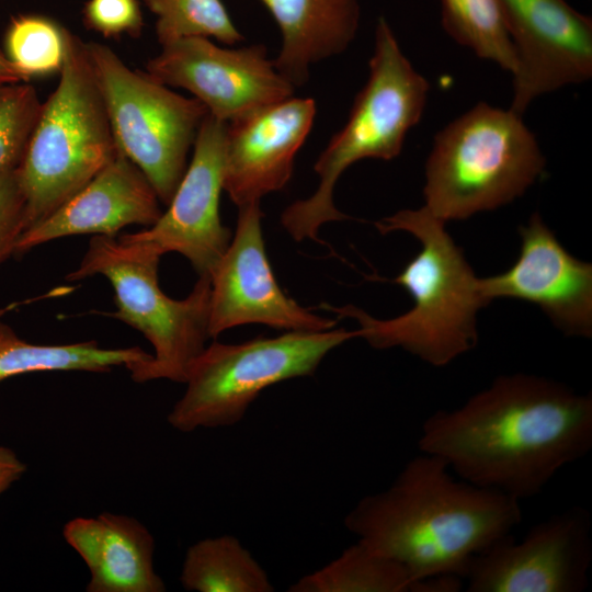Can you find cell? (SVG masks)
<instances>
[{
    "label": "cell",
    "mask_w": 592,
    "mask_h": 592,
    "mask_svg": "<svg viewBox=\"0 0 592 592\" xmlns=\"http://www.w3.org/2000/svg\"><path fill=\"white\" fill-rule=\"evenodd\" d=\"M159 197L143 173L118 152L113 161L47 218L24 230L15 253L78 235L116 237L129 225L152 226L161 216Z\"/></svg>",
    "instance_id": "cell-17"
},
{
    "label": "cell",
    "mask_w": 592,
    "mask_h": 592,
    "mask_svg": "<svg viewBox=\"0 0 592 592\" xmlns=\"http://www.w3.org/2000/svg\"><path fill=\"white\" fill-rule=\"evenodd\" d=\"M288 592H415L408 569L362 539L323 567L300 577Z\"/></svg>",
    "instance_id": "cell-22"
},
{
    "label": "cell",
    "mask_w": 592,
    "mask_h": 592,
    "mask_svg": "<svg viewBox=\"0 0 592 592\" xmlns=\"http://www.w3.org/2000/svg\"><path fill=\"white\" fill-rule=\"evenodd\" d=\"M513 44L511 107L523 114L542 94L592 76V20L566 0H499Z\"/></svg>",
    "instance_id": "cell-14"
},
{
    "label": "cell",
    "mask_w": 592,
    "mask_h": 592,
    "mask_svg": "<svg viewBox=\"0 0 592 592\" xmlns=\"http://www.w3.org/2000/svg\"><path fill=\"white\" fill-rule=\"evenodd\" d=\"M160 258L138 242L93 236L79 266L66 278L105 276L113 286L117 308L107 316L133 327L152 345L150 360L126 367L134 382L163 378L184 384L191 364L210 338V276L200 275L187 297L172 299L159 286Z\"/></svg>",
    "instance_id": "cell-7"
},
{
    "label": "cell",
    "mask_w": 592,
    "mask_h": 592,
    "mask_svg": "<svg viewBox=\"0 0 592 592\" xmlns=\"http://www.w3.org/2000/svg\"><path fill=\"white\" fill-rule=\"evenodd\" d=\"M42 104L29 81L0 86V172L21 164Z\"/></svg>",
    "instance_id": "cell-26"
},
{
    "label": "cell",
    "mask_w": 592,
    "mask_h": 592,
    "mask_svg": "<svg viewBox=\"0 0 592 592\" xmlns=\"http://www.w3.org/2000/svg\"><path fill=\"white\" fill-rule=\"evenodd\" d=\"M588 509L571 506L534 525L516 542L508 534L476 555L467 592H581L592 563Z\"/></svg>",
    "instance_id": "cell-10"
},
{
    "label": "cell",
    "mask_w": 592,
    "mask_h": 592,
    "mask_svg": "<svg viewBox=\"0 0 592 592\" xmlns=\"http://www.w3.org/2000/svg\"><path fill=\"white\" fill-rule=\"evenodd\" d=\"M418 445L460 479L521 501L591 451L592 395L543 376L500 375L426 418Z\"/></svg>",
    "instance_id": "cell-1"
},
{
    "label": "cell",
    "mask_w": 592,
    "mask_h": 592,
    "mask_svg": "<svg viewBox=\"0 0 592 592\" xmlns=\"http://www.w3.org/2000/svg\"><path fill=\"white\" fill-rule=\"evenodd\" d=\"M26 201L18 168L0 172V264L15 253L25 230Z\"/></svg>",
    "instance_id": "cell-27"
},
{
    "label": "cell",
    "mask_w": 592,
    "mask_h": 592,
    "mask_svg": "<svg viewBox=\"0 0 592 592\" xmlns=\"http://www.w3.org/2000/svg\"><path fill=\"white\" fill-rule=\"evenodd\" d=\"M157 16L161 45L184 37H214L234 45L242 41L221 0H145Z\"/></svg>",
    "instance_id": "cell-25"
},
{
    "label": "cell",
    "mask_w": 592,
    "mask_h": 592,
    "mask_svg": "<svg viewBox=\"0 0 592 592\" xmlns=\"http://www.w3.org/2000/svg\"><path fill=\"white\" fill-rule=\"evenodd\" d=\"M146 69L161 83L190 91L226 123L294 91L262 45L224 48L207 37H184L163 44Z\"/></svg>",
    "instance_id": "cell-11"
},
{
    "label": "cell",
    "mask_w": 592,
    "mask_h": 592,
    "mask_svg": "<svg viewBox=\"0 0 592 592\" xmlns=\"http://www.w3.org/2000/svg\"><path fill=\"white\" fill-rule=\"evenodd\" d=\"M442 26L459 45L512 75L516 58L499 0H441Z\"/></svg>",
    "instance_id": "cell-23"
},
{
    "label": "cell",
    "mask_w": 592,
    "mask_h": 592,
    "mask_svg": "<svg viewBox=\"0 0 592 592\" xmlns=\"http://www.w3.org/2000/svg\"><path fill=\"white\" fill-rule=\"evenodd\" d=\"M357 338L356 331H289L241 343L206 345L191 364L183 396L167 421L183 433L232 426L267 387L312 376L326 355Z\"/></svg>",
    "instance_id": "cell-8"
},
{
    "label": "cell",
    "mask_w": 592,
    "mask_h": 592,
    "mask_svg": "<svg viewBox=\"0 0 592 592\" xmlns=\"http://www.w3.org/2000/svg\"><path fill=\"white\" fill-rule=\"evenodd\" d=\"M59 75L18 168L26 201L25 230L47 218L119 152L86 43L69 31Z\"/></svg>",
    "instance_id": "cell-6"
},
{
    "label": "cell",
    "mask_w": 592,
    "mask_h": 592,
    "mask_svg": "<svg viewBox=\"0 0 592 592\" xmlns=\"http://www.w3.org/2000/svg\"><path fill=\"white\" fill-rule=\"evenodd\" d=\"M429 89L428 80L413 68L389 23L380 16L368 79L355 96L345 125L315 163L319 177L316 192L292 203L281 215V224L293 239L317 240L323 224L348 218L333 203L338 179L362 159L396 158L408 132L422 117Z\"/></svg>",
    "instance_id": "cell-4"
},
{
    "label": "cell",
    "mask_w": 592,
    "mask_h": 592,
    "mask_svg": "<svg viewBox=\"0 0 592 592\" xmlns=\"http://www.w3.org/2000/svg\"><path fill=\"white\" fill-rule=\"evenodd\" d=\"M282 33L273 60L294 87L304 84L309 67L344 52L360 25V0H260Z\"/></svg>",
    "instance_id": "cell-19"
},
{
    "label": "cell",
    "mask_w": 592,
    "mask_h": 592,
    "mask_svg": "<svg viewBox=\"0 0 592 592\" xmlns=\"http://www.w3.org/2000/svg\"><path fill=\"white\" fill-rule=\"evenodd\" d=\"M262 217L260 202L239 207L235 236L209 275V337L249 323L285 332L332 329L334 320L300 306L277 284L266 257Z\"/></svg>",
    "instance_id": "cell-12"
},
{
    "label": "cell",
    "mask_w": 592,
    "mask_h": 592,
    "mask_svg": "<svg viewBox=\"0 0 592 592\" xmlns=\"http://www.w3.org/2000/svg\"><path fill=\"white\" fill-rule=\"evenodd\" d=\"M516 262L505 272L480 278L483 297L515 298L542 308L566 335H592V264L571 255L534 213L519 227Z\"/></svg>",
    "instance_id": "cell-15"
},
{
    "label": "cell",
    "mask_w": 592,
    "mask_h": 592,
    "mask_svg": "<svg viewBox=\"0 0 592 592\" xmlns=\"http://www.w3.org/2000/svg\"><path fill=\"white\" fill-rule=\"evenodd\" d=\"M521 501L457 480L446 463L421 453L385 489L360 499L345 528L402 563L415 583L435 576L465 580L471 559L522 521Z\"/></svg>",
    "instance_id": "cell-2"
},
{
    "label": "cell",
    "mask_w": 592,
    "mask_h": 592,
    "mask_svg": "<svg viewBox=\"0 0 592 592\" xmlns=\"http://www.w3.org/2000/svg\"><path fill=\"white\" fill-rule=\"evenodd\" d=\"M545 164L522 114L480 102L435 136L424 207L444 223L496 209L523 195Z\"/></svg>",
    "instance_id": "cell-5"
},
{
    "label": "cell",
    "mask_w": 592,
    "mask_h": 592,
    "mask_svg": "<svg viewBox=\"0 0 592 592\" xmlns=\"http://www.w3.org/2000/svg\"><path fill=\"white\" fill-rule=\"evenodd\" d=\"M385 235L402 230L421 243L418 254L394 278L413 299L412 308L392 319H377L346 305L319 308L357 321V338L374 349L401 348L436 367L474 349L478 341L476 316L489 301L463 250L445 230V223L424 206L402 209L376 223Z\"/></svg>",
    "instance_id": "cell-3"
},
{
    "label": "cell",
    "mask_w": 592,
    "mask_h": 592,
    "mask_svg": "<svg viewBox=\"0 0 592 592\" xmlns=\"http://www.w3.org/2000/svg\"><path fill=\"white\" fill-rule=\"evenodd\" d=\"M26 81L23 76L13 67L0 48V86Z\"/></svg>",
    "instance_id": "cell-30"
},
{
    "label": "cell",
    "mask_w": 592,
    "mask_h": 592,
    "mask_svg": "<svg viewBox=\"0 0 592 592\" xmlns=\"http://www.w3.org/2000/svg\"><path fill=\"white\" fill-rule=\"evenodd\" d=\"M180 583L195 592H273L274 585L252 554L234 535L203 538L184 556Z\"/></svg>",
    "instance_id": "cell-21"
},
{
    "label": "cell",
    "mask_w": 592,
    "mask_h": 592,
    "mask_svg": "<svg viewBox=\"0 0 592 592\" xmlns=\"http://www.w3.org/2000/svg\"><path fill=\"white\" fill-rule=\"evenodd\" d=\"M68 31L54 20L39 14H20L11 19L3 42V52L26 81L60 71Z\"/></svg>",
    "instance_id": "cell-24"
},
{
    "label": "cell",
    "mask_w": 592,
    "mask_h": 592,
    "mask_svg": "<svg viewBox=\"0 0 592 592\" xmlns=\"http://www.w3.org/2000/svg\"><path fill=\"white\" fill-rule=\"evenodd\" d=\"M27 469L14 451L0 445V497L20 480Z\"/></svg>",
    "instance_id": "cell-29"
},
{
    "label": "cell",
    "mask_w": 592,
    "mask_h": 592,
    "mask_svg": "<svg viewBox=\"0 0 592 592\" xmlns=\"http://www.w3.org/2000/svg\"><path fill=\"white\" fill-rule=\"evenodd\" d=\"M62 535L90 573L87 592H164L153 565L155 538L137 519L103 512L68 521Z\"/></svg>",
    "instance_id": "cell-18"
},
{
    "label": "cell",
    "mask_w": 592,
    "mask_h": 592,
    "mask_svg": "<svg viewBox=\"0 0 592 592\" xmlns=\"http://www.w3.org/2000/svg\"><path fill=\"white\" fill-rule=\"evenodd\" d=\"M226 126L209 113L203 119L193 157L170 203L150 227L119 239L145 244L163 255L178 252L196 273L210 275L231 240L219 215L224 190Z\"/></svg>",
    "instance_id": "cell-13"
},
{
    "label": "cell",
    "mask_w": 592,
    "mask_h": 592,
    "mask_svg": "<svg viewBox=\"0 0 592 592\" xmlns=\"http://www.w3.org/2000/svg\"><path fill=\"white\" fill-rule=\"evenodd\" d=\"M15 306L0 308V382L34 372L106 373L116 366L127 367L152 357L139 346L104 349L95 341L58 345L27 342L1 320Z\"/></svg>",
    "instance_id": "cell-20"
},
{
    "label": "cell",
    "mask_w": 592,
    "mask_h": 592,
    "mask_svg": "<svg viewBox=\"0 0 592 592\" xmlns=\"http://www.w3.org/2000/svg\"><path fill=\"white\" fill-rule=\"evenodd\" d=\"M86 49L118 151L168 205L187 168L206 106L173 92L147 71L130 69L104 44L86 43Z\"/></svg>",
    "instance_id": "cell-9"
},
{
    "label": "cell",
    "mask_w": 592,
    "mask_h": 592,
    "mask_svg": "<svg viewBox=\"0 0 592 592\" xmlns=\"http://www.w3.org/2000/svg\"><path fill=\"white\" fill-rule=\"evenodd\" d=\"M86 24L104 36L140 32L143 15L137 0H89L83 9Z\"/></svg>",
    "instance_id": "cell-28"
},
{
    "label": "cell",
    "mask_w": 592,
    "mask_h": 592,
    "mask_svg": "<svg viewBox=\"0 0 592 592\" xmlns=\"http://www.w3.org/2000/svg\"><path fill=\"white\" fill-rule=\"evenodd\" d=\"M315 115L314 99L289 96L227 123L224 190L232 203L261 202L288 183Z\"/></svg>",
    "instance_id": "cell-16"
}]
</instances>
